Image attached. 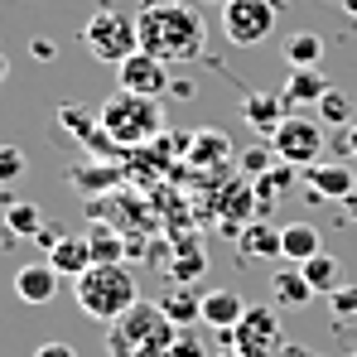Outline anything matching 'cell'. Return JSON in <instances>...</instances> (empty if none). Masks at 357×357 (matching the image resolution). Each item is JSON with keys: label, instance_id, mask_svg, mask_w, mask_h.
<instances>
[{"label": "cell", "instance_id": "6da1fadb", "mask_svg": "<svg viewBox=\"0 0 357 357\" xmlns=\"http://www.w3.org/2000/svg\"><path fill=\"white\" fill-rule=\"evenodd\" d=\"M135 24H140V49L145 54H155V59H165V63L203 59L208 29H203V15L188 0H145L140 15H135Z\"/></svg>", "mask_w": 357, "mask_h": 357}, {"label": "cell", "instance_id": "7a4b0ae2", "mask_svg": "<svg viewBox=\"0 0 357 357\" xmlns=\"http://www.w3.org/2000/svg\"><path fill=\"white\" fill-rule=\"evenodd\" d=\"M73 295L92 324H116L130 304H140V285H135V271L126 261H92L73 280Z\"/></svg>", "mask_w": 357, "mask_h": 357}, {"label": "cell", "instance_id": "3957f363", "mask_svg": "<svg viewBox=\"0 0 357 357\" xmlns=\"http://www.w3.org/2000/svg\"><path fill=\"white\" fill-rule=\"evenodd\" d=\"M174 343H178V328L150 299L130 304L116 324H107V357H169Z\"/></svg>", "mask_w": 357, "mask_h": 357}, {"label": "cell", "instance_id": "277c9868", "mask_svg": "<svg viewBox=\"0 0 357 357\" xmlns=\"http://www.w3.org/2000/svg\"><path fill=\"white\" fill-rule=\"evenodd\" d=\"M97 126L107 140L116 145H150L160 130H165V107L160 97H135V92H112L102 107H97Z\"/></svg>", "mask_w": 357, "mask_h": 357}, {"label": "cell", "instance_id": "5b68a950", "mask_svg": "<svg viewBox=\"0 0 357 357\" xmlns=\"http://www.w3.org/2000/svg\"><path fill=\"white\" fill-rule=\"evenodd\" d=\"M82 49L102 63H126L135 49H140V24L135 15H126L116 5H97L92 20L82 24Z\"/></svg>", "mask_w": 357, "mask_h": 357}, {"label": "cell", "instance_id": "8992f818", "mask_svg": "<svg viewBox=\"0 0 357 357\" xmlns=\"http://www.w3.org/2000/svg\"><path fill=\"white\" fill-rule=\"evenodd\" d=\"M280 0H222V34L237 49H256L275 34Z\"/></svg>", "mask_w": 357, "mask_h": 357}, {"label": "cell", "instance_id": "52a82bcc", "mask_svg": "<svg viewBox=\"0 0 357 357\" xmlns=\"http://www.w3.org/2000/svg\"><path fill=\"white\" fill-rule=\"evenodd\" d=\"M227 348H237L241 357H275L285 348L280 309H275V304H246L241 324L227 333Z\"/></svg>", "mask_w": 357, "mask_h": 357}, {"label": "cell", "instance_id": "ba28073f", "mask_svg": "<svg viewBox=\"0 0 357 357\" xmlns=\"http://www.w3.org/2000/svg\"><path fill=\"white\" fill-rule=\"evenodd\" d=\"M271 150H275L285 165H295V169L319 165V160H324V121H314V116H285V126L271 135Z\"/></svg>", "mask_w": 357, "mask_h": 357}, {"label": "cell", "instance_id": "9c48e42d", "mask_svg": "<svg viewBox=\"0 0 357 357\" xmlns=\"http://www.w3.org/2000/svg\"><path fill=\"white\" fill-rule=\"evenodd\" d=\"M116 82L121 92H135V97H160V92H169V63L155 59V54H145V49H135L126 63H116Z\"/></svg>", "mask_w": 357, "mask_h": 357}, {"label": "cell", "instance_id": "30bf717a", "mask_svg": "<svg viewBox=\"0 0 357 357\" xmlns=\"http://www.w3.org/2000/svg\"><path fill=\"white\" fill-rule=\"evenodd\" d=\"M304 183L314 188L309 198H319V203H353L357 198V169L353 160H319V165H309L304 169Z\"/></svg>", "mask_w": 357, "mask_h": 357}, {"label": "cell", "instance_id": "8fae6325", "mask_svg": "<svg viewBox=\"0 0 357 357\" xmlns=\"http://www.w3.org/2000/svg\"><path fill=\"white\" fill-rule=\"evenodd\" d=\"M290 112H295V107H290L280 92H251V97H241V121H246L256 135H275Z\"/></svg>", "mask_w": 357, "mask_h": 357}, {"label": "cell", "instance_id": "7c38bea8", "mask_svg": "<svg viewBox=\"0 0 357 357\" xmlns=\"http://www.w3.org/2000/svg\"><path fill=\"white\" fill-rule=\"evenodd\" d=\"M15 295L24 299V304H49V299L59 295V271H54L49 261L20 266V271H15Z\"/></svg>", "mask_w": 357, "mask_h": 357}, {"label": "cell", "instance_id": "4fadbf2b", "mask_svg": "<svg viewBox=\"0 0 357 357\" xmlns=\"http://www.w3.org/2000/svg\"><path fill=\"white\" fill-rule=\"evenodd\" d=\"M314 299V285L304 280V271H299L295 261H285L280 271H271V304L275 309H304Z\"/></svg>", "mask_w": 357, "mask_h": 357}, {"label": "cell", "instance_id": "5bb4252c", "mask_svg": "<svg viewBox=\"0 0 357 357\" xmlns=\"http://www.w3.org/2000/svg\"><path fill=\"white\" fill-rule=\"evenodd\" d=\"M328 92H333V87H328V77H324L319 68H290V77H285V87H280V97H285L290 107H319Z\"/></svg>", "mask_w": 357, "mask_h": 357}, {"label": "cell", "instance_id": "9a60e30c", "mask_svg": "<svg viewBox=\"0 0 357 357\" xmlns=\"http://www.w3.org/2000/svg\"><path fill=\"white\" fill-rule=\"evenodd\" d=\"M241 314H246V299L237 290H208L203 295V324L218 328V333H232L241 324Z\"/></svg>", "mask_w": 357, "mask_h": 357}, {"label": "cell", "instance_id": "2e32d148", "mask_svg": "<svg viewBox=\"0 0 357 357\" xmlns=\"http://www.w3.org/2000/svg\"><path fill=\"white\" fill-rule=\"evenodd\" d=\"M188 160H193V165H227V160H232L227 130H218V126L193 130V135H188Z\"/></svg>", "mask_w": 357, "mask_h": 357}, {"label": "cell", "instance_id": "e0dca14e", "mask_svg": "<svg viewBox=\"0 0 357 357\" xmlns=\"http://www.w3.org/2000/svg\"><path fill=\"white\" fill-rule=\"evenodd\" d=\"M324 246H319V227L314 222H285L280 227V261H295L304 266L309 256H319Z\"/></svg>", "mask_w": 357, "mask_h": 357}, {"label": "cell", "instance_id": "ac0fdd59", "mask_svg": "<svg viewBox=\"0 0 357 357\" xmlns=\"http://www.w3.org/2000/svg\"><path fill=\"white\" fill-rule=\"evenodd\" d=\"M155 304L169 314V324H174V328H188V324H198V319H203V295H198V290H188V285L165 290Z\"/></svg>", "mask_w": 357, "mask_h": 357}, {"label": "cell", "instance_id": "d6986e66", "mask_svg": "<svg viewBox=\"0 0 357 357\" xmlns=\"http://www.w3.org/2000/svg\"><path fill=\"white\" fill-rule=\"evenodd\" d=\"M299 271H304V280L314 285V295H333V290L343 285V261H338L333 251H319V256H309Z\"/></svg>", "mask_w": 357, "mask_h": 357}, {"label": "cell", "instance_id": "ffe728a7", "mask_svg": "<svg viewBox=\"0 0 357 357\" xmlns=\"http://www.w3.org/2000/svg\"><path fill=\"white\" fill-rule=\"evenodd\" d=\"M49 266L59 271V275H82L87 266H92V246H87V237H63L54 251H49Z\"/></svg>", "mask_w": 357, "mask_h": 357}, {"label": "cell", "instance_id": "44dd1931", "mask_svg": "<svg viewBox=\"0 0 357 357\" xmlns=\"http://www.w3.org/2000/svg\"><path fill=\"white\" fill-rule=\"evenodd\" d=\"M280 54H285V68H319V59H324V39L309 34V29H299V34H290V39L280 44Z\"/></svg>", "mask_w": 357, "mask_h": 357}, {"label": "cell", "instance_id": "7402d4cb", "mask_svg": "<svg viewBox=\"0 0 357 357\" xmlns=\"http://www.w3.org/2000/svg\"><path fill=\"white\" fill-rule=\"evenodd\" d=\"M237 237H241V251H251V256H280V227H266V222H246Z\"/></svg>", "mask_w": 357, "mask_h": 357}, {"label": "cell", "instance_id": "603a6c76", "mask_svg": "<svg viewBox=\"0 0 357 357\" xmlns=\"http://www.w3.org/2000/svg\"><path fill=\"white\" fill-rule=\"evenodd\" d=\"M39 227H44V213H39L34 203H10V208H5V232H10V237H29L34 241Z\"/></svg>", "mask_w": 357, "mask_h": 357}, {"label": "cell", "instance_id": "cb8c5ba5", "mask_svg": "<svg viewBox=\"0 0 357 357\" xmlns=\"http://www.w3.org/2000/svg\"><path fill=\"white\" fill-rule=\"evenodd\" d=\"M314 112H319V116L328 121V126H333V130H348V126H353V97H348V92H338V87H333V92H328V97H324V102H319V107H314Z\"/></svg>", "mask_w": 357, "mask_h": 357}, {"label": "cell", "instance_id": "d4e9b609", "mask_svg": "<svg viewBox=\"0 0 357 357\" xmlns=\"http://www.w3.org/2000/svg\"><path fill=\"white\" fill-rule=\"evenodd\" d=\"M290 178H295V165H285V160H280L271 174L251 178V193H256V198H261V208H266V203H275V198H280V188H285Z\"/></svg>", "mask_w": 357, "mask_h": 357}, {"label": "cell", "instance_id": "484cf974", "mask_svg": "<svg viewBox=\"0 0 357 357\" xmlns=\"http://www.w3.org/2000/svg\"><path fill=\"white\" fill-rule=\"evenodd\" d=\"M87 246H92V261H126V241L112 227H102V222L87 232Z\"/></svg>", "mask_w": 357, "mask_h": 357}, {"label": "cell", "instance_id": "4316f807", "mask_svg": "<svg viewBox=\"0 0 357 357\" xmlns=\"http://www.w3.org/2000/svg\"><path fill=\"white\" fill-rule=\"evenodd\" d=\"M29 169V160H24V150L20 145H0V188H10V183H20Z\"/></svg>", "mask_w": 357, "mask_h": 357}, {"label": "cell", "instance_id": "83f0119b", "mask_svg": "<svg viewBox=\"0 0 357 357\" xmlns=\"http://www.w3.org/2000/svg\"><path fill=\"white\" fill-rule=\"evenodd\" d=\"M275 165H280V155H275V150H271V145H251V150H246V155H241V169H246V174H251V178L271 174V169H275Z\"/></svg>", "mask_w": 357, "mask_h": 357}, {"label": "cell", "instance_id": "f1b7e54d", "mask_svg": "<svg viewBox=\"0 0 357 357\" xmlns=\"http://www.w3.org/2000/svg\"><path fill=\"white\" fill-rule=\"evenodd\" d=\"M328 309H333L338 319H357V285H338V290L328 295Z\"/></svg>", "mask_w": 357, "mask_h": 357}, {"label": "cell", "instance_id": "f546056e", "mask_svg": "<svg viewBox=\"0 0 357 357\" xmlns=\"http://www.w3.org/2000/svg\"><path fill=\"white\" fill-rule=\"evenodd\" d=\"M198 271H203L198 251H188L183 261H174V280H178V285H193V280H198Z\"/></svg>", "mask_w": 357, "mask_h": 357}, {"label": "cell", "instance_id": "4dcf8cb0", "mask_svg": "<svg viewBox=\"0 0 357 357\" xmlns=\"http://www.w3.org/2000/svg\"><path fill=\"white\" fill-rule=\"evenodd\" d=\"M63 237H68V232H63L59 222H44V227H39V232H34V241H39V246H44V251H54V246H59Z\"/></svg>", "mask_w": 357, "mask_h": 357}, {"label": "cell", "instance_id": "1f68e13d", "mask_svg": "<svg viewBox=\"0 0 357 357\" xmlns=\"http://www.w3.org/2000/svg\"><path fill=\"white\" fill-rule=\"evenodd\" d=\"M34 357H77V348H73V343H39Z\"/></svg>", "mask_w": 357, "mask_h": 357}, {"label": "cell", "instance_id": "d6a6232c", "mask_svg": "<svg viewBox=\"0 0 357 357\" xmlns=\"http://www.w3.org/2000/svg\"><path fill=\"white\" fill-rule=\"evenodd\" d=\"M169 357H203V348H198V343L178 328V343H174V353H169Z\"/></svg>", "mask_w": 357, "mask_h": 357}, {"label": "cell", "instance_id": "836d02e7", "mask_svg": "<svg viewBox=\"0 0 357 357\" xmlns=\"http://www.w3.org/2000/svg\"><path fill=\"white\" fill-rule=\"evenodd\" d=\"M338 155H348V160H357V121L343 130V140H338Z\"/></svg>", "mask_w": 357, "mask_h": 357}, {"label": "cell", "instance_id": "e575fe53", "mask_svg": "<svg viewBox=\"0 0 357 357\" xmlns=\"http://www.w3.org/2000/svg\"><path fill=\"white\" fill-rule=\"evenodd\" d=\"M29 54H34L39 63H49L54 54H59V49H54V39H34V44H29Z\"/></svg>", "mask_w": 357, "mask_h": 357}, {"label": "cell", "instance_id": "d590c367", "mask_svg": "<svg viewBox=\"0 0 357 357\" xmlns=\"http://www.w3.org/2000/svg\"><path fill=\"white\" fill-rule=\"evenodd\" d=\"M275 357H314V353H309L304 343H285V348H280V353H275Z\"/></svg>", "mask_w": 357, "mask_h": 357}, {"label": "cell", "instance_id": "8d00e7d4", "mask_svg": "<svg viewBox=\"0 0 357 357\" xmlns=\"http://www.w3.org/2000/svg\"><path fill=\"white\" fill-rule=\"evenodd\" d=\"M5 77H10V59L0 54V82H5Z\"/></svg>", "mask_w": 357, "mask_h": 357}, {"label": "cell", "instance_id": "74e56055", "mask_svg": "<svg viewBox=\"0 0 357 357\" xmlns=\"http://www.w3.org/2000/svg\"><path fill=\"white\" fill-rule=\"evenodd\" d=\"M343 10H348V15H353V20H357V0H343Z\"/></svg>", "mask_w": 357, "mask_h": 357}, {"label": "cell", "instance_id": "f35d334b", "mask_svg": "<svg viewBox=\"0 0 357 357\" xmlns=\"http://www.w3.org/2000/svg\"><path fill=\"white\" fill-rule=\"evenodd\" d=\"M218 357H241V353H237V348H222V353H218Z\"/></svg>", "mask_w": 357, "mask_h": 357}, {"label": "cell", "instance_id": "ab89813d", "mask_svg": "<svg viewBox=\"0 0 357 357\" xmlns=\"http://www.w3.org/2000/svg\"><path fill=\"white\" fill-rule=\"evenodd\" d=\"M353 222H357V198H353Z\"/></svg>", "mask_w": 357, "mask_h": 357}, {"label": "cell", "instance_id": "60d3db41", "mask_svg": "<svg viewBox=\"0 0 357 357\" xmlns=\"http://www.w3.org/2000/svg\"><path fill=\"white\" fill-rule=\"evenodd\" d=\"M218 5H222V0H218Z\"/></svg>", "mask_w": 357, "mask_h": 357}]
</instances>
